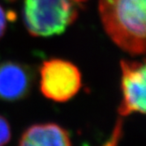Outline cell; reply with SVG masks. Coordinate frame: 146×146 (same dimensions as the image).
Segmentation results:
<instances>
[{
    "instance_id": "1",
    "label": "cell",
    "mask_w": 146,
    "mask_h": 146,
    "mask_svg": "<svg viewBox=\"0 0 146 146\" xmlns=\"http://www.w3.org/2000/svg\"><path fill=\"white\" fill-rule=\"evenodd\" d=\"M145 0H100L99 13L111 40L124 51L145 52Z\"/></svg>"
},
{
    "instance_id": "2",
    "label": "cell",
    "mask_w": 146,
    "mask_h": 146,
    "mask_svg": "<svg viewBox=\"0 0 146 146\" xmlns=\"http://www.w3.org/2000/svg\"><path fill=\"white\" fill-rule=\"evenodd\" d=\"M73 0H24L23 16L28 32L39 37L62 34L78 11Z\"/></svg>"
},
{
    "instance_id": "3",
    "label": "cell",
    "mask_w": 146,
    "mask_h": 146,
    "mask_svg": "<svg viewBox=\"0 0 146 146\" xmlns=\"http://www.w3.org/2000/svg\"><path fill=\"white\" fill-rule=\"evenodd\" d=\"M41 93L56 102H65L81 88V73L70 62L62 59L45 61L40 67Z\"/></svg>"
},
{
    "instance_id": "4",
    "label": "cell",
    "mask_w": 146,
    "mask_h": 146,
    "mask_svg": "<svg viewBox=\"0 0 146 146\" xmlns=\"http://www.w3.org/2000/svg\"><path fill=\"white\" fill-rule=\"evenodd\" d=\"M122 100L119 107L120 116L133 113H145V64L142 62H121Z\"/></svg>"
},
{
    "instance_id": "5",
    "label": "cell",
    "mask_w": 146,
    "mask_h": 146,
    "mask_svg": "<svg viewBox=\"0 0 146 146\" xmlns=\"http://www.w3.org/2000/svg\"><path fill=\"white\" fill-rule=\"evenodd\" d=\"M33 74L15 62L0 64V100L16 101L26 97L32 87Z\"/></svg>"
},
{
    "instance_id": "6",
    "label": "cell",
    "mask_w": 146,
    "mask_h": 146,
    "mask_svg": "<svg viewBox=\"0 0 146 146\" xmlns=\"http://www.w3.org/2000/svg\"><path fill=\"white\" fill-rule=\"evenodd\" d=\"M19 146H71V143L65 129L54 123H45L28 128Z\"/></svg>"
},
{
    "instance_id": "7",
    "label": "cell",
    "mask_w": 146,
    "mask_h": 146,
    "mask_svg": "<svg viewBox=\"0 0 146 146\" xmlns=\"http://www.w3.org/2000/svg\"><path fill=\"white\" fill-rule=\"evenodd\" d=\"M11 139V128L9 122L0 115V146H5Z\"/></svg>"
},
{
    "instance_id": "8",
    "label": "cell",
    "mask_w": 146,
    "mask_h": 146,
    "mask_svg": "<svg viewBox=\"0 0 146 146\" xmlns=\"http://www.w3.org/2000/svg\"><path fill=\"white\" fill-rule=\"evenodd\" d=\"M7 20H8V16L5 11V9L0 5V38L3 36V35L5 32Z\"/></svg>"
},
{
    "instance_id": "9",
    "label": "cell",
    "mask_w": 146,
    "mask_h": 146,
    "mask_svg": "<svg viewBox=\"0 0 146 146\" xmlns=\"http://www.w3.org/2000/svg\"><path fill=\"white\" fill-rule=\"evenodd\" d=\"M74 2H76V3H82V2H85V1H86V0H73Z\"/></svg>"
}]
</instances>
